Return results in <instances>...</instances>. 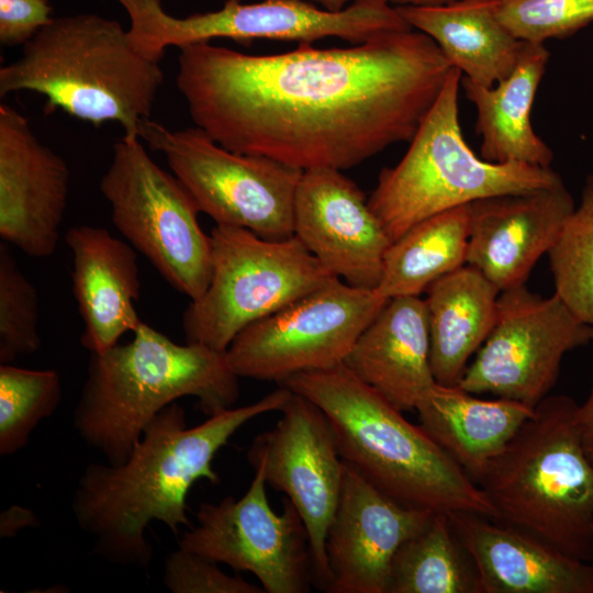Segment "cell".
<instances>
[{
	"label": "cell",
	"mask_w": 593,
	"mask_h": 593,
	"mask_svg": "<svg viewBox=\"0 0 593 593\" xmlns=\"http://www.w3.org/2000/svg\"><path fill=\"white\" fill-rule=\"evenodd\" d=\"M179 49L176 85L194 125L232 152L301 171H343L410 142L452 68L414 29L267 55L210 42Z\"/></svg>",
	"instance_id": "cell-1"
},
{
	"label": "cell",
	"mask_w": 593,
	"mask_h": 593,
	"mask_svg": "<svg viewBox=\"0 0 593 593\" xmlns=\"http://www.w3.org/2000/svg\"><path fill=\"white\" fill-rule=\"evenodd\" d=\"M291 395L283 385L260 400L210 415L187 427L183 409L174 402L144 430L119 465L93 462L75 488L71 511L92 538V551L109 563L147 569L154 548L145 530L154 522L175 535L190 526L187 496L201 479L220 482L212 468L217 451L253 418L280 411Z\"/></svg>",
	"instance_id": "cell-2"
},
{
	"label": "cell",
	"mask_w": 593,
	"mask_h": 593,
	"mask_svg": "<svg viewBox=\"0 0 593 593\" xmlns=\"http://www.w3.org/2000/svg\"><path fill=\"white\" fill-rule=\"evenodd\" d=\"M327 416L343 461L393 500L434 513L496 518L480 485L428 435L344 363L279 383Z\"/></svg>",
	"instance_id": "cell-3"
},
{
	"label": "cell",
	"mask_w": 593,
	"mask_h": 593,
	"mask_svg": "<svg viewBox=\"0 0 593 593\" xmlns=\"http://www.w3.org/2000/svg\"><path fill=\"white\" fill-rule=\"evenodd\" d=\"M133 339L91 354L74 410L80 438L112 465L122 463L165 407L184 396L208 415L234 407L239 377L226 351L194 343L180 345L142 323Z\"/></svg>",
	"instance_id": "cell-4"
},
{
	"label": "cell",
	"mask_w": 593,
	"mask_h": 593,
	"mask_svg": "<svg viewBox=\"0 0 593 593\" xmlns=\"http://www.w3.org/2000/svg\"><path fill=\"white\" fill-rule=\"evenodd\" d=\"M164 82L158 63L139 54L127 31L94 13L54 18L23 45L19 59L0 68V96L42 94L45 110L99 126L119 123L139 137Z\"/></svg>",
	"instance_id": "cell-5"
},
{
	"label": "cell",
	"mask_w": 593,
	"mask_h": 593,
	"mask_svg": "<svg viewBox=\"0 0 593 593\" xmlns=\"http://www.w3.org/2000/svg\"><path fill=\"white\" fill-rule=\"evenodd\" d=\"M577 409L567 395L545 398L477 483L496 521L593 561V463L577 428Z\"/></svg>",
	"instance_id": "cell-6"
},
{
	"label": "cell",
	"mask_w": 593,
	"mask_h": 593,
	"mask_svg": "<svg viewBox=\"0 0 593 593\" xmlns=\"http://www.w3.org/2000/svg\"><path fill=\"white\" fill-rule=\"evenodd\" d=\"M460 78L461 71L452 67L405 155L395 166L382 169L368 198L391 242L440 212L562 182L550 167L491 163L470 149L459 123Z\"/></svg>",
	"instance_id": "cell-7"
},
{
	"label": "cell",
	"mask_w": 593,
	"mask_h": 593,
	"mask_svg": "<svg viewBox=\"0 0 593 593\" xmlns=\"http://www.w3.org/2000/svg\"><path fill=\"white\" fill-rule=\"evenodd\" d=\"M210 236L211 280L182 314L187 343L226 351L248 325L338 279L294 235L267 239L216 224Z\"/></svg>",
	"instance_id": "cell-8"
},
{
	"label": "cell",
	"mask_w": 593,
	"mask_h": 593,
	"mask_svg": "<svg viewBox=\"0 0 593 593\" xmlns=\"http://www.w3.org/2000/svg\"><path fill=\"white\" fill-rule=\"evenodd\" d=\"M116 1L130 16L132 45L156 63L169 46L181 48L214 38L313 44L338 37L359 44L388 32L412 29L388 0H353L337 12L305 0H226L219 10L186 18L167 13L160 0Z\"/></svg>",
	"instance_id": "cell-9"
},
{
	"label": "cell",
	"mask_w": 593,
	"mask_h": 593,
	"mask_svg": "<svg viewBox=\"0 0 593 593\" xmlns=\"http://www.w3.org/2000/svg\"><path fill=\"white\" fill-rule=\"evenodd\" d=\"M100 191L116 230L159 275L190 301L206 291L212 275V243L198 220L194 198L174 175L147 154L139 137L113 145Z\"/></svg>",
	"instance_id": "cell-10"
},
{
	"label": "cell",
	"mask_w": 593,
	"mask_h": 593,
	"mask_svg": "<svg viewBox=\"0 0 593 593\" xmlns=\"http://www.w3.org/2000/svg\"><path fill=\"white\" fill-rule=\"evenodd\" d=\"M172 174L217 225L267 239L293 236L294 202L303 171L258 155L232 152L199 127L169 130L150 119L139 128Z\"/></svg>",
	"instance_id": "cell-11"
},
{
	"label": "cell",
	"mask_w": 593,
	"mask_h": 593,
	"mask_svg": "<svg viewBox=\"0 0 593 593\" xmlns=\"http://www.w3.org/2000/svg\"><path fill=\"white\" fill-rule=\"evenodd\" d=\"M389 299L340 279L244 328L226 350L239 378L281 383L343 363Z\"/></svg>",
	"instance_id": "cell-12"
},
{
	"label": "cell",
	"mask_w": 593,
	"mask_h": 593,
	"mask_svg": "<svg viewBox=\"0 0 593 593\" xmlns=\"http://www.w3.org/2000/svg\"><path fill=\"white\" fill-rule=\"evenodd\" d=\"M591 340L592 325L557 293L542 298L525 284L502 291L494 325L459 387L535 409L553 388L564 355Z\"/></svg>",
	"instance_id": "cell-13"
},
{
	"label": "cell",
	"mask_w": 593,
	"mask_h": 593,
	"mask_svg": "<svg viewBox=\"0 0 593 593\" xmlns=\"http://www.w3.org/2000/svg\"><path fill=\"white\" fill-rule=\"evenodd\" d=\"M266 485L255 469L242 497L201 503L198 525L181 534L179 548L253 573L265 593H307L314 575L306 527L288 499L281 514L271 508Z\"/></svg>",
	"instance_id": "cell-14"
},
{
	"label": "cell",
	"mask_w": 593,
	"mask_h": 593,
	"mask_svg": "<svg viewBox=\"0 0 593 593\" xmlns=\"http://www.w3.org/2000/svg\"><path fill=\"white\" fill-rule=\"evenodd\" d=\"M279 412L276 425L254 438L247 459L298 510L309 535L314 585L325 591L329 579L325 540L345 463L331 423L315 403L291 391Z\"/></svg>",
	"instance_id": "cell-15"
},
{
	"label": "cell",
	"mask_w": 593,
	"mask_h": 593,
	"mask_svg": "<svg viewBox=\"0 0 593 593\" xmlns=\"http://www.w3.org/2000/svg\"><path fill=\"white\" fill-rule=\"evenodd\" d=\"M293 235L334 276L362 289L378 287L392 243L362 190L332 168L303 171Z\"/></svg>",
	"instance_id": "cell-16"
},
{
	"label": "cell",
	"mask_w": 593,
	"mask_h": 593,
	"mask_svg": "<svg viewBox=\"0 0 593 593\" xmlns=\"http://www.w3.org/2000/svg\"><path fill=\"white\" fill-rule=\"evenodd\" d=\"M433 514L393 500L345 463L325 540L329 573L325 592L387 593L395 552Z\"/></svg>",
	"instance_id": "cell-17"
},
{
	"label": "cell",
	"mask_w": 593,
	"mask_h": 593,
	"mask_svg": "<svg viewBox=\"0 0 593 593\" xmlns=\"http://www.w3.org/2000/svg\"><path fill=\"white\" fill-rule=\"evenodd\" d=\"M70 171L27 119L0 104V236L35 258L53 255L67 208Z\"/></svg>",
	"instance_id": "cell-18"
},
{
	"label": "cell",
	"mask_w": 593,
	"mask_h": 593,
	"mask_svg": "<svg viewBox=\"0 0 593 593\" xmlns=\"http://www.w3.org/2000/svg\"><path fill=\"white\" fill-rule=\"evenodd\" d=\"M574 208L563 181L471 202L467 265L501 292L524 286L539 258L556 244Z\"/></svg>",
	"instance_id": "cell-19"
},
{
	"label": "cell",
	"mask_w": 593,
	"mask_h": 593,
	"mask_svg": "<svg viewBox=\"0 0 593 593\" xmlns=\"http://www.w3.org/2000/svg\"><path fill=\"white\" fill-rule=\"evenodd\" d=\"M447 515L475 568L481 593H593V561L568 556L527 532L486 516Z\"/></svg>",
	"instance_id": "cell-20"
},
{
	"label": "cell",
	"mask_w": 593,
	"mask_h": 593,
	"mask_svg": "<svg viewBox=\"0 0 593 593\" xmlns=\"http://www.w3.org/2000/svg\"><path fill=\"white\" fill-rule=\"evenodd\" d=\"M65 240L72 256V293L83 322L80 343L90 354H103L143 323L135 307L141 291L137 253L99 226H72Z\"/></svg>",
	"instance_id": "cell-21"
},
{
	"label": "cell",
	"mask_w": 593,
	"mask_h": 593,
	"mask_svg": "<svg viewBox=\"0 0 593 593\" xmlns=\"http://www.w3.org/2000/svg\"><path fill=\"white\" fill-rule=\"evenodd\" d=\"M425 300L389 299L362 331L344 365L401 411L415 410L436 383Z\"/></svg>",
	"instance_id": "cell-22"
},
{
	"label": "cell",
	"mask_w": 593,
	"mask_h": 593,
	"mask_svg": "<svg viewBox=\"0 0 593 593\" xmlns=\"http://www.w3.org/2000/svg\"><path fill=\"white\" fill-rule=\"evenodd\" d=\"M422 427L477 482L535 409L435 383L415 409Z\"/></svg>",
	"instance_id": "cell-23"
},
{
	"label": "cell",
	"mask_w": 593,
	"mask_h": 593,
	"mask_svg": "<svg viewBox=\"0 0 593 593\" xmlns=\"http://www.w3.org/2000/svg\"><path fill=\"white\" fill-rule=\"evenodd\" d=\"M548 59L544 44L525 42L513 71L495 86L463 78L466 96L477 108L475 127L484 160L550 167L553 153L530 123V110Z\"/></svg>",
	"instance_id": "cell-24"
},
{
	"label": "cell",
	"mask_w": 593,
	"mask_h": 593,
	"mask_svg": "<svg viewBox=\"0 0 593 593\" xmlns=\"http://www.w3.org/2000/svg\"><path fill=\"white\" fill-rule=\"evenodd\" d=\"M396 9L412 29L437 44L452 67L482 86L492 87L508 77L525 43L499 20L496 0Z\"/></svg>",
	"instance_id": "cell-25"
},
{
	"label": "cell",
	"mask_w": 593,
	"mask_h": 593,
	"mask_svg": "<svg viewBox=\"0 0 593 593\" xmlns=\"http://www.w3.org/2000/svg\"><path fill=\"white\" fill-rule=\"evenodd\" d=\"M425 293L434 378L443 385H459L470 357L494 325L501 291L465 265L436 280Z\"/></svg>",
	"instance_id": "cell-26"
},
{
	"label": "cell",
	"mask_w": 593,
	"mask_h": 593,
	"mask_svg": "<svg viewBox=\"0 0 593 593\" xmlns=\"http://www.w3.org/2000/svg\"><path fill=\"white\" fill-rule=\"evenodd\" d=\"M469 204L429 216L393 240L374 290L385 299L421 296L436 280L467 265Z\"/></svg>",
	"instance_id": "cell-27"
},
{
	"label": "cell",
	"mask_w": 593,
	"mask_h": 593,
	"mask_svg": "<svg viewBox=\"0 0 593 593\" xmlns=\"http://www.w3.org/2000/svg\"><path fill=\"white\" fill-rule=\"evenodd\" d=\"M387 593H481L475 568L447 514L434 513L391 563Z\"/></svg>",
	"instance_id": "cell-28"
},
{
	"label": "cell",
	"mask_w": 593,
	"mask_h": 593,
	"mask_svg": "<svg viewBox=\"0 0 593 593\" xmlns=\"http://www.w3.org/2000/svg\"><path fill=\"white\" fill-rule=\"evenodd\" d=\"M548 256L555 293L593 326V175Z\"/></svg>",
	"instance_id": "cell-29"
},
{
	"label": "cell",
	"mask_w": 593,
	"mask_h": 593,
	"mask_svg": "<svg viewBox=\"0 0 593 593\" xmlns=\"http://www.w3.org/2000/svg\"><path fill=\"white\" fill-rule=\"evenodd\" d=\"M61 401V381L53 369L33 370L0 366V455L23 449L37 425Z\"/></svg>",
	"instance_id": "cell-30"
},
{
	"label": "cell",
	"mask_w": 593,
	"mask_h": 593,
	"mask_svg": "<svg viewBox=\"0 0 593 593\" xmlns=\"http://www.w3.org/2000/svg\"><path fill=\"white\" fill-rule=\"evenodd\" d=\"M38 296L7 244L0 245V361L10 363L41 347Z\"/></svg>",
	"instance_id": "cell-31"
},
{
	"label": "cell",
	"mask_w": 593,
	"mask_h": 593,
	"mask_svg": "<svg viewBox=\"0 0 593 593\" xmlns=\"http://www.w3.org/2000/svg\"><path fill=\"white\" fill-rule=\"evenodd\" d=\"M496 14L519 41L544 44L593 22V0H496Z\"/></svg>",
	"instance_id": "cell-32"
},
{
	"label": "cell",
	"mask_w": 593,
	"mask_h": 593,
	"mask_svg": "<svg viewBox=\"0 0 593 593\" xmlns=\"http://www.w3.org/2000/svg\"><path fill=\"white\" fill-rule=\"evenodd\" d=\"M219 563L178 548L165 561L163 581L172 593H265L239 575H228Z\"/></svg>",
	"instance_id": "cell-33"
},
{
	"label": "cell",
	"mask_w": 593,
	"mask_h": 593,
	"mask_svg": "<svg viewBox=\"0 0 593 593\" xmlns=\"http://www.w3.org/2000/svg\"><path fill=\"white\" fill-rule=\"evenodd\" d=\"M49 0H0V43L25 45L53 18Z\"/></svg>",
	"instance_id": "cell-34"
},
{
	"label": "cell",
	"mask_w": 593,
	"mask_h": 593,
	"mask_svg": "<svg viewBox=\"0 0 593 593\" xmlns=\"http://www.w3.org/2000/svg\"><path fill=\"white\" fill-rule=\"evenodd\" d=\"M591 342L593 343V326ZM575 424L583 448L593 463V384L586 401L581 405L578 404Z\"/></svg>",
	"instance_id": "cell-35"
},
{
	"label": "cell",
	"mask_w": 593,
	"mask_h": 593,
	"mask_svg": "<svg viewBox=\"0 0 593 593\" xmlns=\"http://www.w3.org/2000/svg\"><path fill=\"white\" fill-rule=\"evenodd\" d=\"M2 514L10 518H13L14 522L1 519V524H0L1 537H11L15 533H18L19 528H18L16 523L20 524L21 528L33 525V523H36V517L34 516L33 512L27 508L13 506L9 508L8 511L3 512Z\"/></svg>",
	"instance_id": "cell-36"
},
{
	"label": "cell",
	"mask_w": 593,
	"mask_h": 593,
	"mask_svg": "<svg viewBox=\"0 0 593 593\" xmlns=\"http://www.w3.org/2000/svg\"><path fill=\"white\" fill-rule=\"evenodd\" d=\"M394 7L401 5H415V7H430L451 3L457 0H388Z\"/></svg>",
	"instance_id": "cell-37"
},
{
	"label": "cell",
	"mask_w": 593,
	"mask_h": 593,
	"mask_svg": "<svg viewBox=\"0 0 593 593\" xmlns=\"http://www.w3.org/2000/svg\"><path fill=\"white\" fill-rule=\"evenodd\" d=\"M305 1L314 3L322 9L337 12L345 9L347 5H349L353 0H305Z\"/></svg>",
	"instance_id": "cell-38"
},
{
	"label": "cell",
	"mask_w": 593,
	"mask_h": 593,
	"mask_svg": "<svg viewBox=\"0 0 593 593\" xmlns=\"http://www.w3.org/2000/svg\"><path fill=\"white\" fill-rule=\"evenodd\" d=\"M224 1H226V0H224Z\"/></svg>",
	"instance_id": "cell-39"
}]
</instances>
